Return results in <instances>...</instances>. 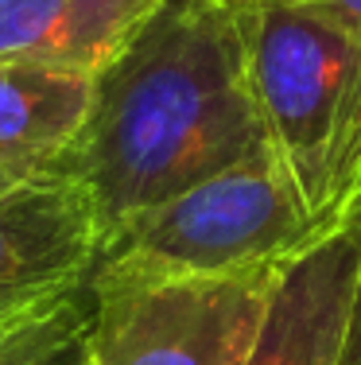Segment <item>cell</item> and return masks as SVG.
Here are the masks:
<instances>
[{"instance_id": "obj_12", "label": "cell", "mask_w": 361, "mask_h": 365, "mask_svg": "<svg viewBox=\"0 0 361 365\" xmlns=\"http://www.w3.org/2000/svg\"><path fill=\"white\" fill-rule=\"evenodd\" d=\"M12 182H16V179H12V175H8V171H4V168H0V195H4V190H8V187H12Z\"/></svg>"}, {"instance_id": "obj_13", "label": "cell", "mask_w": 361, "mask_h": 365, "mask_svg": "<svg viewBox=\"0 0 361 365\" xmlns=\"http://www.w3.org/2000/svg\"><path fill=\"white\" fill-rule=\"evenodd\" d=\"M357 168H361V163H357Z\"/></svg>"}, {"instance_id": "obj_2", "label": "cell", "mask_w": 361, "mask_h": 365, "mask_svg": "<svg viewBox=\"0 0 361 365\" xmlns=\"http://www.w3.org/2000/svg\"><path fill=\"white\" fill-rule=\"evenodd\" d=\"M234 16L268 144L307 206L342 230L361 163V47L283 0H234Z\"/></svg>"}, {"instance_id": "obj_9", "label": "cell", "mask_w": 361, "mask_h": 365, "mask_svg": "<svg viewBox=\"0 0 361 365\" xmlns=\"http://www.w3.org/2000/svg\"><path fill=\"white\" fill-rule=\"evenodd\" d=\"M90 311L93 295L82 284L0 338V365H85Z\"/></svg>"}, {"instance_id": "obj_1", "label": "cell", "mask_w": 361, "mask_h": 365, "mask_svg": "<svg viewBox=\"0 0 361 365\" xmlns=\"http://www.w3.org/2000/svg\"><path fill=\"white\" fill-rule=\"evenodd\" d=\"M264 144L234 0H163L93 74L90 117L58 171L82 182L109 237Z\"/></svg>"}, {"instance_id": "obj_7", "label": "cell", "mask_w": 361, "mask_h": 365, "mask_svg": "<svg viewBox=\"0 0 361 365\" xmlns=\"http://www.w3.org/2000/svg\"><path fill=\"white\" fill-rule=\"evenodd\" d=\"M163 0H0V63L98 74Z\"/></svg>"}, {"instance_id": "obj_3", "label": "cell", "mask_w": 361, "mask_h": 365, "mask_svg": "<svg viewBox=\"0 0 361 365\" xmlns=\"http://www.w3.org/2000/svg\"><path fill=\"white\" fill-rule=\"evenodd\" d=\"M334 233L307 206L276 148L264 144L117 225L101 241L98 264L159 276H241L288 268Z\"/></svg>"}, {"instance_id": "obj_4", "label": "cell", "mask_w": 361, "mask_h": 365, "mask_svg": "<svg viewBox=\"0 0 361 365\" xmlns=\"http://www.w3.org/2000/svg\"><path fill=\"white\" fill-rule=\"evenodd\" d=\"M280 272L159 276L98 264L85 365H245Z\"/></svg>"}, {"instance_id": "obj_8", "label": "cell", "mask_w": 361, "mask_h": 365, "mask_svg": "<svg viewBox=\"0 0 361 365\" xmlns=\"http://www.w3.org/2000/svg\"><path fill=\"white\" fill-rule=\"evenodd\" d=\"M93 106V74L0 63V168L16 182L58 171Z\"/></svg>"}, {"instance_id": "obj_5", "label": "cell", "mask_w": 361, "mask_h": 365, "mask_svg": "<svg viewBox=\"0 0 361 365\" xmlns=\"http://www.w3.org/2000/svg\"><path fill=\"white\" fill-rule=\"evenodd\" d=\"M101 222L66 171L20 179L0 195V338L90 284Z\"/></svg>"}, {"instance_id": "obj_11", "label": "cell", "mask_w": 361, "mask_h": 365, "mask_svg": "<svg viewBox=\"0 0 361 365\" xmlns=\"http://www.w3.org/2000/svg\"><path fill=\"white\" fill-rule=\"evenodd\" d=\"M291 8H303L315 20L338 28L342 36H350L361 47V0H283Z\"/></svg>"}, {"instance_id": "obj_6", "label": "cell", "mask_w": 361, "mask_h": 365, "mask_svg": "<svg viewBox=\"0 0 361 365\" xmlns=\"http://www.w3.org/2000/svg\"><path fill=\"white\" fill-rule=\"evenodd\" d=\"M357 268L361 241L350 225L291 260L245 365H342Z\"/></svg>"}, {"instance_id": "obj_10", "label": "cell", "mask_w": 361, "mask_h": 365, "mask_svg": "<svg viewBox=\"0 0 361 365\" xmlns=\"http://www.w3.org/2000/svg\"><path fill=\"white\" fill-rule=\"evenodd\" d=\"M354 230L361 241V168L346 195V210H342V230ZM342 365H361V268H357V292H354V311H350V330H346V350H342Z\"/></svg>"}]
</instances>
